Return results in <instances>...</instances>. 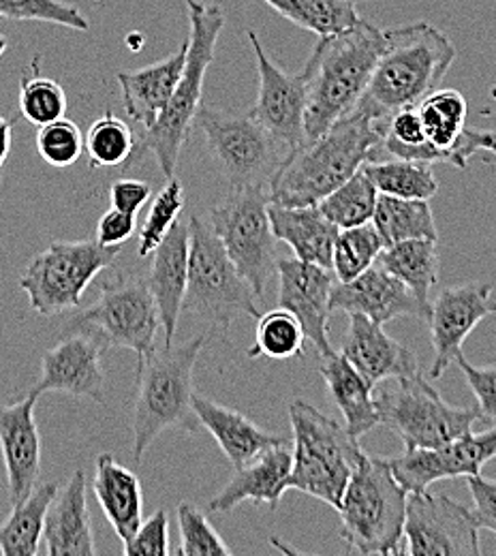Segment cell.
I'll return each instance as SVG.
<instances>
[{"instance_id":"cell-1","label":"cell","mask_w":496,"mask_h":556,"mask_svg":"<svg viewBox=\"0 0 496 556\" xmlns=\"http://www.w3.org/2000/svg\"><path fill=\"white\" fill-rule=\"evenodd\" d=\"M385 129L387 123L352 112L323 136L287 152L268 185L270 202L287 208L317 206L359 172L364 163L377 161Z\"/></svg>"},{"instance_id":"cell-2","label":"cell","mask_w":496,"mask_h":556,"mask_svg":"<svg viewBox=\"0 0 496 556\" xmlns=\"http://www.w3.org/2000/svg\"><path fill=\"white\" fill-rule=\"evenodd\" d=\"M383 35V54L354 112L387 123L434 92L458 52L452 39L428 22L403 24Z\"/></svg>"},{"instance_id":"cell-3","label":"cell","mask_w":496,"mask_h":556,"mask_svg":"<svg viewBox=\"0 0 496 556\" xmlns=\"http://www.w3.org/2000/svg\"><path fill=\"white\" fill-rule=\"evenodd\" d=\"M383 48V30L361 17L345 33L319 37L306 63V141L323 136L334 123L354 112Z\"/></svg>"},{"instance_id":"cell-4","label":"cell","mask_w":496,"mask_h":556,"mask_svg":"<svg viewBox=\"0 0 496 556\" xmlns=\"http://www.w3.org/2000/svg\"><path fill=\"white\" fill-rule=\"evenodd\" d=\"M187 11H189L191 35H189V54H187L182 77L165 112L158 116V121L150 129L143 131L142 139L136 143L131 159L125 163V169H129L131 165L140 163L145 154H152L167 180L176 176L182 146L195 125V116L200 108L204 105L202 97H204L206 73L213 65L214 50L225 28V13L218 4H208L202 0H187Z\"/></svg>"},{"instance_id":"cell-5","label":"cell","mask_w":496,"mask_h":556,"mask_svg":"<svg viewBox=\"0 0 496 556\" xmlns=\"http://www.w3.org/2000/svg\"><path fill=\"white\" fill-rule=\"evenodd\" d=\"M208 337L200 334L180 348L152 349L138 362V394L133 407V458L140 465L152 441L169 430L200 432L193 412V372Z\"/></svg>"},{"instance_id":"cell-6","label":"cell","mask_w":496,"mask_h":556,"mask_svg":"<svg viewBox=\"0 0 496 556\" xmlns=\"http://www.w3.org/2000/svg\"><path fill=\"white\" fill-rule=\"evenodd\" d=\"M409 492L398 484L385 458L364 452L339 503L341 538L357 555H405Z\"/></svg>"},{"instance_id":"cell-7","label":"cell","mask_w":496,"mask_h":556,"mask_svg":"<svg viewBox=\"0 0 496 556\" xmlns=\"http://www.w3.org/2000/svg\"><path fill=\"white\" fill-rule=\"evenodd\" d=\"M293 430V467L289 488L339 507L364 450L359 439L302 399L289 403Z\"/></svg>"},{"instance_id":"cell-8","label":"cell","mask_w":496,"mask_h":556,"mask_svg":"<svg viewBox=\"0 0 496 556\" xmlns=\"http://www.w3.org/2000/svg\"><path fill=\"white\" fill-rule=\"evenodd\" d=\"M189 285L182 313H193L227 332L238 317H259L257 295L238 273L213 227L200 216L189 220Z\"/></svg>"},{"instance_id":"cell-9","label":"cell","mask_w":496,"mask_h":556,"mask_svg":"<svg viewBox=\"0 0 496 556\" xmlns=\"http://www.w3.org/2000/svg\"><path fill=\"white\" fill-rule=\"evenodd\" d=\"M379 421L400 437L405 450L438 447L465 432L482 417L478 407H452L422 372L385 379L372 388Z\"/></svg>"},{"instance_id":"cell-10","label":"cell","mask_w":496,"mask_h":556,"mask_svg":"<svg viewBox=\"0 0 496 556\" xmlns=\"http://www.w3.org/2000/svg\"><path fill=\"white\" fill-rule=\"evenodd\" d=\"M120 247H103L94 238L52 242L35 255L20 277V289L30 308L43 317H56L81 306L84 291L120 257Z\"/></svg>"},{"instance_id":"cell-11","label":"cell","mask_w":496,"mask_h":556,"mask_svg":"<svg viewBox=\"0 0 496 556\" xmlns=\"http://www.w3.org/2000/svg\"><path fill=\"white\" fill-rule=\"evenodd\" d=\"M208 225L238 273L262 298L277 270L268 187L231 189L211 210Z\"/></svg>"},{"instance_id":"cell-12","label":"cell","mask_w":496,"mask_h":556,"mask_svg":"<svg viewBox=\"0 0 496 556\" xmlns=\"http://www.w3.org/2000/svg\"><path fill=\"white\" fill-rule=\"evenodd\" d=\"M195 125L231 189L268 187L289 152L251 114L202 105Z\"/></svg>"},{"instance_id":"cell-13","label":"cell","mask_w":496,"mask_h":556,"mask_svg":"<svg viewBox=\"0 0 496 556\" xmlns=\"http://www.w3.org/2000/svg\"><path fill=\"white\" fill-rule=\"evenodd\" d=\"M158 326V308L145 278L116 273L101 282L97 302L69 321L65 332L88 330L107 348L131 349L142 362L154 349Z\"/></svg>"},{"instance_id":"cell-14","label":"cell","mask_w":496,"mask_h":556,"mask_svg":"<svg viewBox=\"0 0 496 556\" xmlns=\"http://www.w3.org/2000/svg\"><path fill=\"white\" fill-rule=\"evenodd\" d=\"M405 555L478 556L480 529L471 509L445 494H409L405 518Z\"/></svg>"},{"instance_id":"cell-15","label":"cell","mask_w":496,"mask_h":556,"mask_svg":"<svg viewBox=\"0 0 496 556\" xmlns=\"http://www.w3.org/2000/svg\"><path fill=\"white\" fill-rule=\"evenodd\" d=\"M249 43L255 54L259 73V94L251 108V116L284 148L297 150L306 143V103H308V70L295 75L284 73L264 50L259 37L249 30Z\"/></svg>"},{"instance_id":"cell-16","label":"cell","mask_w":496,"mask_h":556,"mask_svg":"<svg viewBox=\"0 0 496 556\" xmlns=\"http://www.w3.org/2000/svg\"><path fill=\"white\" fill-rule=\"evenodd\" d=\"M493 458H496V426L480 434L469 430L438 447L405 450L403 456L385 458V463L400 486L409 494H420L441 480L480 476Z\"/></svg>"},{"instance_id":"cell-17","label":"cell","mask_w":496,"mask_h":556,"mask_svg":"<svg viewBox=\"0 0 496 556\" xmlns=\"http://www.w3.org/2000/svg\"><path fill=\"white\" fill-rule=\"evenodd\" d=\"M495 287L491 282H465L445 287L434 302H430L428 328L434 348L430 379L443 377L452 362L462 353L469 334L491 315H496L493 300Z\"/></svg>"},{"instance_id":"cell-18","label":"cell","mask_w":496,"mask_h":556,"mask_svg":"<svg viewBox=\"0 0 496 556\" xmlns=\"http://www.w3.org/2000/svg\"><path fill=\"white\" fill-rule=\"evenodd\" d=\"M107 348L101 337L88 330L67 332V337L48 349L41 362V375L30 394L37 399L48 392H65L72 396H86L94 403L105 401V370L101 353Z\"/></svg>"},{"instance_id":"cell-19","label":"cell","mask_w":496,"mask_h":556,"mask_svg":"<svg viewBox=\"0 0 496 556\" xmlns=\"http://www.w3.org/2000/svg\"><path fill=\"white\" fill-rule=\"evenodd\" d=\"M279 304L293 313L306 334V341L319 351L321 357L332 355L330 345V291L334 275L328 268L300 260H279Z\"/></svg>"},{"instance_id":"cell-20","label":"cell","mask_w":496,"mask_h":556,"mask_svg":"<svg viewBox=\"0 0 496 556\" xmlns=\"http://www.w3.org/2000/svg\"><path fill=\"white\" fill-rule=\"evenodd\" d=\"M330 308L347 315H361L381 326L398 317H416L425 321L430 313L400 278L390 275L379 264L354 280L334 285L330 291Z\"/></svg>"},{"instance_id":"cell-21","label":"cell","mask_w":496,"mask_h":556,"mask_svg":"<svg viewBox=\"0 0 496 556\" xmlns=\"http://www.w3.org/2000/svg\"><path fill=\"white\" fill-rule=\"evenodd\" d=\"M37 396L0 407V454L7 471L11 505L24 501L41 473V437L35 419Z\"/></svg>"},{"instance_id":"cell-22","label":"cell","mask_w":496,"mask_h":556,"mask_svg":"<svg viewBox=\"0 0 496 556\" xmlns=\"http://www.w3.org/2000/svg\"><path fill=\"white\" fill-rule=\"evenodd\" d=\"M189 225L176 223L165 240L154 249L145 285L156 302L161 326L165 332V348L174 345L182 304L189 285Z\"/></svg>"},{"instance_id":"cell-23","label":"cell","mask_w":496,"mask_h":556,"mask_svg":"<svg viewBox=\"0 0 496 556\" xmlns=\"http://www.w3.org/2000/svg\"><path fill=\"white\" fill-rule=\"evenodd\" d=\"M349 330L343 339L341 355H345L355 370L374 388L385 379L414 377L420 370L414 349L394 341L381 324L361 315H349Z\"/></svg>"},{"instance_id":"cell-24","label":"cell","mask_w":496,"mask_h":556,"mask_svg":"<svg viewBox=\"0 0 496 556\" xmlns=\"http://www.w3.org/2000/svg\"><path fill=\"white\" fill-rule=\"evenodd\" d=\"M291 467H293V452L289 450V445H277L262 452L257 458L236 469L233 478L208 503L206 511L208 514L231 511L244 501L264 503L275 511L284 492L289 490Z\"/></svg>"},{"instance_id":"cell-25","label":"cell","mask_w":496,"mask_h":556,"mask_svg":"<svg viewBox=\"0 0 496 556\" xmlns=\"http://www.w3.org/2000/svg\"><path fill=\"white\" fill-rule=\"evenodd\" d=\"M189 54V39L161 63L138 71H120L118 84L123 88V105L131 121L150 129L165 112L171 94L182 77Z\"/></svg>"},{"instance_id":"cell-26","label":"cell","mask_w":496,"mask_h":556,"mask_svg":"<svg viewBox=\"0 0 496 556\" xmlns=\"http://www.w3.org/2000/svg\"><path fill=\"white\" fill-rule=\"evenodd\" d=\"M191 405L200 424L213 434L233 469H240L270 447L291 445L287 437L266 432L240 412L222 407L206 396L193 394Z\"/></svg>"},{"instance_id":"cell-27","label":"cell","mask_w":496,"mask_h":556,"mask_svg":"<svg viewBox=\"0 0 496 556\" xmlns=\"http://www.w3.org/2000/svg\"><path fill=\"white\" fill-rule=\"evenodd\" d=\"M43 540L50 556H94V533L86 501V473L77 469L65 488H59L46 520Z\"/></svg>"},{"instance_id":"cell-28","label":"cell","mask_w":496,"mask_h":556,"mask_svg":"<svg viewBox=\"0 0 496 556\" xmlns=\"http://www.w3.org/2000/svg\"><path fill=\"white\" fill-rule=\"evenodd\" d=\"M94 496L114 533L127 544L143 520V490L140 478L123 467L112 454H99L94 463Z\"/></svg>"},{"instance_id":"cell-29","label":"cell","mask_w":496,"mask_h":556,"mask_svg":"<svg viewBox=\"0 0 496 556\" xmlns=\"http://www.w3.org/2000/svg\"><path fill=\"white\" fill-rule=\"evenodd\" d=\"M275 238L293 249L295 260L332 270L339 227L326 218L319 206L287 208L270 202Z\"/></svg>"},{"instance_id":"cell-30","label":"cell","mask_w":496,"mask_h":556,"mask_svg":"<svg viewBox=\"0 0 496 556\" xmlns=\"http://www.w3.org/2000/svg\"><path fill=\"white\" fill-rule=\"evenodd\" d=\"M319 372L345 417V428L352 437L359 439L381 424L372 399V386L355 370L354 364L345 355H326Z\"/></svg>"},{"instance_id":"cell-31","label":"cell","mask_w":496,"mask_h":556,"mask_svg":"<svg viewBox=\"0 0 496 556\" xmlns=\"http://www.w3.org/2000/svg\"><path fill=\"white\" fill-rule=\"evenodd\" d=\"M56 482H46L13 505L9 518L0 525V555H39V544L46 533L50 505L59 492Z\"/></svg>"},{"instance_id":"cell-32","label":"cell","mask_w":496,"mask_h":556,"mask_svg":"<svg viewBox=\"0 0 496 556\" xmlns=\"http://www.w3.org/2000/svg\"><path fill=\"white\" fill-rule=\"evenodd\" d=\"M377 264L390 275L400 278L414 291L418 302L430 311L428 293L438 282L441 275L436 240L416 238L390 244L381 251Z\"/></svg>"},{"instance_id":"cell-33","label":"cell","mask_w":496,"mask_h":556,"mask_svg":"<svg viewBox=\"0 0 496 556\" xmlns=\"http://www.w3.org/2000/svg\"><path fill=\"white\" fill-rule=\"evenodd\" d=\"M418 112L430 143V165L447 161L456 141L467 129V99L454 88H436L418 103Z\"/></svg>"},{"instance_id":"cell-34","label":"cell","mask_w":496,"mask_h":556,"mask_svg":"<svg viewBox=\"0 0 496 556\" xmlns=\"http://www.w3.org/2000/svg\"><path fill=\"white\" fill-rule=\"evenodd\" d=\"M372 225L377 227L385 247L405 242V240H416V238H428V240L438 238L432 210L425 200H403L392 195H379Z\"/></svg>"},{"instance_id":"cell-35","label":"cell","mask_w":496,"mask_h":556,"mask_svg":"<svg viewBox=\"0 0 496 556\" xmlns=\"http://www.w3.org/2000/svg\"><path fill=\"white\" fill-rule=\"evenodd\" d=\"M361 169L372 180L379 195L430 202L438 193L436 176L428 163L394 156L392 161H368Z\"/></svg>"},{"instance_id":"cell-36","label":"cell","mask_w":496,"mask_h":556,"mask_svg":"<svg viewBox=\"0 0 496 556\" xmlns=\"http://www.w3.org/2000/svg\"><path fill=\"white\" fill-rule=\"evenodd\" d=\"M291 24L315 33L317 37H332L349 30L359 22L354 0H264Z\"/></svg>"},{"instance_id":"cell-37","label":"cell","mask_w":496,"mask_h":556,"mask_svg":"<svg viewBox=\"0 0 496 556\" xmlns=\"http://www.w3.org/2000/svg\"><path fill=\"white\" fill-rule=\"evenodd\" d=\"M377 200H379L377 187L366 176V172L359 169L347 182H343L328 198H323L317 206L339 229H349V227L372 223Z\"/></svg>"},{"instance_id":"cell-38","label":"cell","mask_w":496,"mask_h":556,"mask_svg":"<svg viewBox=\"0 0 496 556\" xmlns=\"http://www.w3.org/2000/svg\"><path fill=\"white\" fill-rule=\"evenodd\" d=\"M306 345V334L300 319L287 308H275L266 315H259L255 345L249 349V357H270V359H291L302 357Z\"/></svg>"},{"instance_id":"cell-39","label":"cell","mask_w":496,"mask_h":556,"mask_svg":"<svg viewBox=\"0 0 496 556\" xmlns=\"http://www.w3.org/2000/svg\"><path fill=\"white\" fill-rule=\"evenodd\" d=\"M17 101L22 116L35 127L65 118L69 110L65 88L56 79L41 75L39 63H33V73L22 77Z\"/></svg>"},{"instance_id":"cell-40","label":"cell","mask_w":496,"mask_h":556,"mask_svg":"<svg viewBox=\"0 0 496 556\" xmlns=\"http://www.w3.org/2000/svg\"><path fill=\"white\" fill-rule=\"evenodd\" d=\"M383 249V238L372 223L341 229L334 244L332 270L341 282L354 280L377 264Z\"/></svg>"},{"instance_id":"cell-41","label":"cell","mask_w":496,"mask_h":556,"mask_svg":"<svg viewBox=\"0 0 496 556\" xmlns=\"http://www.w3.org/2000/svg\"><path fill=\"white\" fill-rule=\"evenodd\" d=\"M136 143L138 141L133 136V129L123 118L107 112L88 129L86 152L94 169L118 167L120 163H127L131 159Z\"/></svg>"},{"instance_id":"cell-42","label":"cell","mask_w":496,"mask_h":556,"mask_svg":"<svg viewBox=\"0 0 496 556\" xmlns=\"http://www.w3.org/2000/svg\"><path fill=\"white\" fill-rule=\"evenodd\" d=\"M185 208V187L174 176L167 180V185L156 193L152 200L148 216L140 229V249L138 255L148 257L154 253V249L165 240L169 229L178 223V216Z\"/></svg>"},{"instance_id":"cell-43","label":"cell","mask_w":496,"mask_h":556,"mask_svg":"<svg viewBox=\"0 0 496 556\" xmlns=\"http://www.w3.org/2000/svg\"><path fill=\"white\" fill-rule=\"evenodd\" d=\"M178 529H180V548L174 551L182 556H231L233 551L225 544L208 520V511H202L193 503L178 505Z\"/></svg>"},{"instance_id":"cell-44","label":"cell","mask_w":496,"mask_h":556,"mask_svg":"<svg viewBox=\"0 0 496 556\" xmlns=\"http://www.w3.org/2000/svg\"><path fill=\"white\" fill-rule=\"evenodd\" d=\"M0 17L15 22H46L72 30H88V17L65 0H0Z\"/></svg>"},{"instance_id":"cell-45","label":"cell","mask_w":496,"mask_h":556,"mask_svg":"<svg viewBox=\"0 0 496 556\" xmlns=\"http://www.w3.org/2000/svg\"><path fill=\"white\" fill-rule=\"evenodd\" d=\"M84 148L86 139L81 129L69 118H59L39 127L37 152L52 167H72L84 154Z\"/></svg>"},{"instance_id":"cell-46","label":"cell","mask_w":496,"mask_h":556,"mask_svg":"<svg viewBox=\"0 0 496 556\" xmlns=\"http://www.w3.org/2000/svg\"><path fill=\"white\" fill-rule=\"evenodd\" d=\"M127 556H169V518L165 509H156L142 520L133 538L125 544Z\"/></svg>"},{"instance_id":"cell-47","label":"cell","mask_w":496,"mask_h":556,"mask_svg":"<svg viewBox=\"0 0 496 556\" xmlns=\"http://www.w3.org/2000/svg\"><path fill=\"white\" fill-rule=\"evenodd\" d=\"M456 364L460 366L462 375L467 377V383L471 392L475 394L478 409L484 419H496V362L488 366H473L462 357V353L456 357Z\"/></svg>"},{"instance_id":"cell-48","label":"cell","mask_w":496,"mask_h":556,"mask_svg":"<svg viewBox=\"0 0 496 556\" xmlns=\"http://www.w3.org/2000/svg\"><path fill=\"white\" fill-rule=\"evenodd\" d=\"M469 492L473 496L471 518L478 529H486L496 535V480H486L480 476L467 478Z\"/></svg>"},{"instance_id":"cell-49","label":"cell","mask_w":496,"mask_h":556,"mask_svg":"<svg viewBox=\"0 0 496 556\" xmlns=\"http://www.w3.org/2000/svg\"><path fill=\"white\" fill-rule=\"evenodd\" d=\"M136 233V216L123 210L110 208L97 223L94 240L103 247H123Z\"/></svg>"},{"instance_id":"cell-50","label":"cell","mask_w":496,"mask_h":556,"mask_svg":"<svg viewBox=\"0 0 496 556\" xmlns=\"http://www.w3.org/2000/svg\"><path fill=\"white\" fill-rule=\"evenodd\" d=\"M152 198V187L143 180H116L110 189L112 208L123 210L127 214L138 216V212L145 206V202Z\"/></svg>"},{"instance_id":"cell-51","label":"cell","mask_w":496,"mask_h":556,"mask_svg":"<svg viewBox=\"0 0 496 556\" xmlns=\"http://www.w3.org/2000/svg\"><path fill=\"white\" fill-rule=\"evenodd\" d=\"M11 143H13V123L9 118L0 116V172L9 159Z\"/></svg>"},{"instance_id":"cell-52","label":"cell","mask_w":496,"mask_h":556,"mask_svg":"<svg viewBox=\"0 0 496 556\" xmlns=\"http://www.w3.org/2000/svg\"><path fill=\"white\" fill-rule=\"evenodd\" d=\"M7 48H9V39L0 33V59L4 56V52H7Z\"/></svg>"},{"instance_id":"cell-53","label":"cell","mask_w":496,"mask_h":556,"mask_svg":"<svg viewBox=\"0 0 496 556\" xmlns=\"http://www.w3.org/2000/svg\"><path fill=\"white\" fill-rule=\"evenodd\" d=\"M354 2H370V0H354Z\"/></svg>"}]
</instances>
